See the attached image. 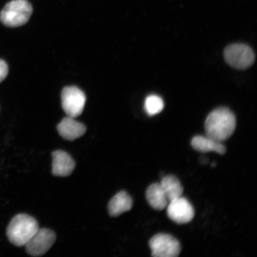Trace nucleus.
I'll return each mask as SVG.
<instances>
[{
    "label": "nucleus",
    "mask_w": 257,
    "mask_h": 257,
    "mask_svg": "<svg viewBox=\"0 0 257 257\" xmlns=\"http://www.w3.org/2000/svg\"><path fill=\"white\" fill-rule=\"evenodd\" d=\"M236 126L235 115L226 107L215 109L209 114L205 122L206 136L221 143L232 136Z\"/></svg>",
    "instance_id": "f257e3e1"
},
{
    "label": "nucleus",
    "mask_w": 257,
    "mask_h": 257,
    "mask_svg": "<svg viewBox=\"0 0 257 257\" xmlns=\"http://www.w3.org/2000/svg\"><path fill=\"white\" fill-rule=\"evenodd\" d=\"M40 229L37 221L29 215L20 214L12 218L6 230L8 239L16 246H24Z\"/></svg>",
    "instance_id": "f03ea898"
},
{
    "label": "nucleus",
    "mask_w": 257,
    "mask_h": 257,
    "mask_svg": "<svg viewBox=\"0 0 257 257\" xmlns=\"http://www.w3.org/2000/svg\"><path fill=\"white\" fill-rule=\"evenodd\" d=\"M32 12L31 3L27 0H13L2 10L0 21L6 27H21L30 20Z\"/></svg>",
    "instance_id": "7ed1b4c3"
},
{
    "label": "nucleus",
    "mask_w": 257,
    "mask_h": 257,
    "mask_svg": "<svg viewBox=\"0 0 257 257\" xmlns=\"http://www.w3.org/2000/svg\"><path fill=\"white\" fill-rule=\"evenodd\" d=\"M224 59L233 68L245 70L254 63L255 55L252 48L243 44H233L224 51Z\"/></svg>",
    "instance_id": "20e7f679"
},
{
    "label": "nucleus",
    "mask_w": 257,
    "mask_h": 257,
    "mask_svg": "<svg viewBox=\"0 0 257 257\" xmlns=\"http://www.w3.org/2000/svg\"><path fill=\"white\" fill-rule=\"evenodd\" d=\"M152 255L154 257H176L181 251L179 241L170 234H156L149 241Z\"/></svg>",
    "instance_id": "39448f33"
},
{
    "label": "nucleus",
    "mask_w": 257,
    "mask_h": 257,
    "mask_svg": "<svg viewBox=\"0 0 257 257\" xmlns=\"http://www.w3.org/2000/svg\"><path fill=\"white\" fill-rule=\"evenodd\" d=\"M86 96L75 86H67L62 92V104L67 116L76 118L82 113L86 103Z\"/></svg>",
    "instance_id": "423d86ee"
},
{
    "label": "nucleus",
    "mask_w": 257,
    "mask_h": 257,
    "mask_svg": "<svg viewBox=\"0 0 257 257\" xmlns=\"http://www.w3.org/2000/svg\"><path fill=\"white\" fill-rule=\"evenodd\" d=\"M56 239L53 231L46 228L39 229L25 245L26 250L32 256L43 255L53 245Z\"/></svg>",
    "instance_id": "0eeeda50"
},
{
    "label": "nucleus",
    "mask_w": 257,
    "mask_h": 257,
    "mask_svg": "<svg viewBox=\"0 0 257 257\" xmlns=\"http://www.w3.org/2000/svg\"><path fill=\"white\" fill-rule=\"evenodd\" d=\"M166 208L169 217L178 224L189 223L195 216L194 207L190 202L182 196L169 202Z\"/></svg>",
    "instance_id": "6e6552de"
},
{
    "label": "nucleus",
    "mask_w": 257,
    "mask_h": 257,
    "mask_svg": "<svg viewBox=\"0 0 257 257\" xmlns=\"http://www.w3.org/2000/svg\"><path fill=\"white\" fill-rule=\"evenodd\" d=\"M52 173L54 176L66 177L72 174L75 168V162L69 154L62 150L52 153Z\"/></svg>",
    "instance_id": "1a4fd4ad"
},
{
    "label": "nucleus",
    "mask_w": 257,
    "mask_h": 257,
    "mask_svg": "<svg viewBox=\"0 0 257 257\" xmlns=\"http://www.w3.org/2000/svg\"><path fill=\"white\" fill-rule=\"evenodd\" d=\"M60 136L66 140L73 141L85 134L86 128L84 124L69 116L64 117L57 126Z\"/></svg>",
    "instance_id": "9d476101"
},
{
    "label": "nucleus",
    "mask_w": 257,
    "mask_h": 257,
    "mask_svg": "<svg viewBox=\"0 0 257 257\" xmlns=\"http://www.w3.org/2000/svg\"><path fill=\"white\" fill-rule=\"evenodd\" d=\"M133 206V199L126 192L120 191L115 194L109 202L108 213L111 217H117L131 210Z\"/></svg>",
    "instance_id": "9b49d317"
},
{
    "label": "nucleus",
    "mask_w": 257,
    "mask_h": 257,
    "mask_svg": "<svg viewBox=\"0 0 257 257\" xmlns=\"http://www.w3.org/2000/svg\"><path fill=\"white\" fill-rule=\"evenodd\" d=\"M191 145L195 150L201 153L216 152L224 155L226 152V147L222 143L211 139L207 136H196L193 138Z\"/></svg>",
    "instance_id": "f8f14e48"
},
{
    "label": "nucleus",
    "mask_w": 257,
    "mask_h": 257,
    "mask_svg": "<svg viewBox=\"0 0 257 257\" xmlns=\"http://www.w3.org/2000/svg\"><path fill=\"white\" fill-rule=\"evenodd\" d=\"M146 198L148 202L154 209L162 211L169 204V201L160 183L151 185L147 189Z\"/></svg>",
    "instance_id": "ddd939ff"
},
{
    "label": "nucleus",
    "mask_w": 257,
    "mask_h": 257,
    "mask_svg": "<svg viewBox=\"0 0 257 257\" xmlns=\"http://www.w3.org/2000/svg\"><path fill=\"white\" fill-rule=\"evenodd\" d=\"M160 184L169 202L182 197L184 193V188L181 182L175 176L168 175L163 177Z\"/></svg>",
    "instance_id": "4468645a"
},
{
    "label": "nucleus",
    "mask_w": 257,
    "mask_h": 257,
    "mask_svg": "<svg viewBox=\"0 0 257 257\" xmlns=\"http://www.w3.org/2000/svg\"><path fill=\"white\" fill-rule=\"evenodd\" d=\"M164 107H165V104L163 99L159 95H150L147 96L145 101V110L149 115L160 113L163 110Z\"/></svg>",
    "instance_id": "2eb2a0df"
},
{
    "label": "nucleus",
    "mask_w": 257,
    "mask_h": 257,
    "mask_svg": "<svg viewBox=\"0 0 257 257\" xmlns=\"http://www.w3.org/2000/svg\"><path fill=\"white\" fill-rule=\"evenodd\" d=\"M9 67L5 61L0 59V83L4 80L8 76Z\"/></svg>",
    "instance_id": "dca6fc26"
}]
</instances>
